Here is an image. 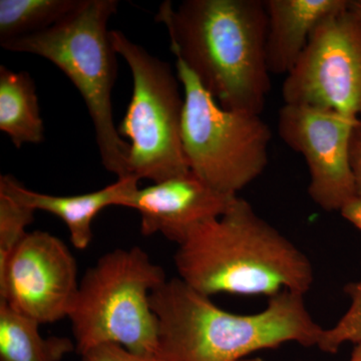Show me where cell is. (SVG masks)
I'll return each instance as SVG.
<instances>
[{
	"mask_svg": "<svg viewBox=\"0 0 361 361\" xmlns=\"http://www.w3.org/2000/svg\"><path fill=\"white\" fill-rule=\"evenodd\" d=\"M171 51L227 110L261 115L271 90L265 0L165 1L156 14Z\"/></svg>",
	"mask_w": 361,
	"mask_h": 361,
	"instance_id": "6da1fadb",
	"label": "cell"
},
{
	"mask_svg": "<svg viewBox=\"0 0 361 361\" xmlns=\"http://www.w3.org/2000/svg\"><path fill=\"white\" fill-rule=\"evenodd\" d=\"M174 260L180 279L208 297L305 295L314 280L307 256L240 197L220 217L193 228Z\"/></svg>",
	"mask_w": 361,
	"mask_h": 361,
	"instance_id": "7a4b0ae2",
	"label": "cell"
},
{
	"mask_svg": "<svg viewBox=\"0 0 361 361\" xmlns=\"http://www.w3.org/2000/svg\"><path fill=\"white\" fill-rule=\"evenodd\" d=\"M151 305L163 361H240L287 342L310 348L318 345L324 330L297 292L270 297L255 314H235L176 277L153 291Z\"/></svg>",
	"mask_w": 361,
	"mask_h": 361,
	"instance_id": "3957f363",
	"label": "cell"
},
{
	"mask_svg": "<svg viewBox=\"0 0 361 361\" xmlns=\"http://www.w3.org/2000/svg\"><path fill=\"white\" fill-rule=\"evenodd\" d=\"M118 7L116 0H82L58 25L0 45L42 56L65 73L89 111L104 167L118 179H129L130 144L118 134L111 106L118 63L108 23Z\"/></svg>",
	"mask_w": 361,
	"mask_h": 361,
	"instance_id": "277c9868",
	"label": "cell"
},
{
	"mask_svg": "<svg viewBox=\"0 0 361 361\" xmlns=\"http://www.w3.org/2000/svg\"><path fill=\"white\" fill-rule=\"evenodd\" d=\"M165 271L140 247L116 249L87 269L70 318L80 355L102 344H118L140 355L158 356V319L151 305Z\"/></svg>",
	"mask_w": 361,
	"mask_h": 361,
	"instance_id": "5b68a950",
	"label": "cell"
},
{
	"mask_svg": "<svg viewBox=\"0 0 361 361\" xmlns=\"http://www.w3.org/2000/svg\"><path fill=\"white\" fill-rule=\"evenodd\" d=\"M182 142L190 171L221 193L238 196L264 172L272 132L261 115L222 108L182 61Z\"/></svg>",
	"mask_w": 361,
	"mask_h": 361,
	"instance_id": "8992f818",
	"label": "cell"
},
{
	"mask_svg": "<svg viewBox=\"0 0 361 361\" xmlns=\"http://www.w3.org/2000/svg\"><path fill=\"white\" fill-rule=\"evenodd\" d=\"M116 54L129 66L133 94L118 128L130 141V177L156 183L186 174L190 168L182 142L184 94L167 61L152 56L120 30H111Z\"/></svg>",
	"mask_w": 361,
	"mask_h": 361,
	"instance_id": "52a82bcc",
	"label": "cell"
},
{
	"mask_svg": "<svg viewBox=\"0 0 361 361\" xmlns=\"http://www.w3.org/2000/svg\"><path fill=\"white\" fill-rule=\"evenodd\" d=\"M282 97L284 104L361 118V23L348 6L315 28Z\"/></svg>",
	"mask_w": 361,
	"mask_h": 361,
	"instance_id": "ba28073f",
	"label": "cell"
},
{
	"mask_svg": "<svg viewBox=\"0 0 361 361\" xmlns=\"http://www.w3.org/2000/svg\"><path fill=\"white\" fill-rule=\"evenodd\" d=\"M78 286L77 261L49 232H28L0 266V302L40 325L68 317Z\"/></svg>",
	"mask_w": 361,
	"mask_h": 361,
	"instance_id": "9c48e42d",
	"label": "cell"
},
{
	"mask_svg": "<svg viewBox=\"0 0 361 361\" xmlns=\"http://www.w3.org/2000/svg\"><path fill=\"white\" fill-rule=\"evenodd\" d=\"M358 120L298 104H284L278 111V134L303 156L310 173L308 194L322 210L339 211L356 194L349 148Z\"/></svg>",
	"mask_w": 361,
	"mask_h": 361,
	"instance_id": "30bf717a",
	"label": "cell"
},
{
	"mask_svg": "<svg viewBox=\"0 0 361 361\" xmlns=\"http://www.w3.org/2000/svg\"><path fill=\"white\" fill-rule=\"evenodd\" d=\"M236 197L213 189L189 171L142 189L137 187L121 207L140 214L145 236L161 234L179 245L197 225L223 215Z\"/></svg>",
	"mask_w": 361,
	"mask_h": 361,
	"instance_id": "8fae6325",
	"label": "cell"
},
{
	"mask_svg": "<svg viewBox=\"0 0 361 361\" xmlns=\"http://www.w3.org/2000/svg\"><path fill=\"white\" fill-rule=\"evenodd\" d=\"M349 0H265L266 61L270 75H287L298 63L315 28Z\"/></svg>",
	"mask_w": 361,
	"mask_h": 361,
	"instance_id": "7c38bea8",
	"label": "cell"
},
{
	"mask_svg": "<svg viewBox=\"0 0 361 361\" xmlns=\"http://www.w3.org/2000/svg\"><path fill=\"white\" fill-rule=\"evenodd\" d=\"M139 180L118 179L110 186L92 193L75 196H54L32 191L13 177L0 176V192L30 207L56 216L65 223L71 242L78 250H85L92 242V222L97 214L110 206H122L123 199L137 189Z\"/></svg>",
	"mask_w": 361,
	"mask_h": 361,
	"instance_id": "4fadbf2b",
	"label": "cell"
},
{
	"mask_svg": "<svg viewBox=\"0 0 361 361\" xmlns=\"http://www.w3.org/2000/svg\"><path fill=\"white\" fill-rule=\"evenodd\" d=\"M0 130L16 149L44 139L37 87L30 73L0 66Z\"/></svg>",
	"mask_w": 361,
	"mask_h": 361,
	"instance_id": "5bb4252c",
	"label": "cell"
},
{
	"mask_svg": "<svg viewBox=\"0 0 361 361\" xmlns=\"http://www.w3.org/2000/svg\"><path fill=\"white\" fill-rule=\"evenodd\" d=\"M39 323L0 302V361H61L75 350L66 337L44 338Z\"/></svg>",
	"mask_w": 361,
	"mask_h": 361,
	"instance_id": "9a60e30c",
	"label": "cell"
},
{
	"mask_svg": "<svg viewBox=\"0 0 361 361\" xmlns=\"http://www.w3.org/2000/svg\"><path fill=\"white\" fill-rule=\"evenodd\" d=\"M82 0H0V44L58 25Z\"/></svg>",
	"mask_w": 361,
	"mask_h": 361,
	"instance_id": "2e32d148",
	"label": "cell"
},
{
	"mask_svg": "<svg viewBox=\"0 0 361 361\" xmlns=\"http://www.w3.org/2000/svg\"><path fill=\"white\" fill-rule=\"evenodd\" d=\"M35 210L0 192V266L27 234L26 228L35 220Z\"/></svg>",
	"mask_w": 361,
	"mask_h": 361,
	"instance_id": "e0dca14e",
	"label": "cell"
},
{
	"mask_svg": "<svg viewBox=\"0 0 361 361\" xmlns=\"http://www.w3.org/2000/svg\"><path fill=\"white\" fill-rule=\"evenodd\" d=\"M344 292L350 297V306L334 327L323 330L317 345L323 353H336L346 342L361 343V279L346 285Z\"/></svg>",
	"mask_w": 361,
	"mask_h": 361,
	"instance_id": "ac0fdd59",
	"label": "cell"
},
{
	"mask_svg": "<svg viewBox=\"0 0 361 361\" xmlns=\"http://www.w3.org/2000/svg\"><path fill=\"white\" fill-rule=\"evenodd\" d=\"M82 361H163L158 356L140 355L118 344H102L85 351Z\"/></svg>",
	"mask_w": 361,
	"mask_h": 361,
	"instance_id": "d6986e66",
	"label": "cell"
},
{
	"mask_svg": "<svg viewBox=\"0 0 361 361\" xmlns=\"http://www.w3.org/2000/svg\"><path fill=\"white\" fill-rule=\"evenodd\" d=\"M350 166L356 188V193L361 195V118L356 122L350 139Z\"/></svg>",
	"mask_w": 361,
	"mask_h": 361,
	"instance_id": "ffe728a7",
	"label": "cell"
},
{
	"mask_svg": "<svg viewBox=\"0 0 361 361\" xmlns=\"http://www.w3.org/2000/svg\"><path fill=\"white\" fill-rule=\"evenodd\" d=\"M344 219L351 223L361 232V195L356 193L339 209Z\"/></svg>",
	"mask_w": 361,
	"mask_h": 361,
	"instance_id": "44dd1931",
	"label": "cell"
},
{
	"mask_svg": "<svg viewBox=\"0 0 361 361\" xmlns=\"http://www.w3.org/2000/svg\"><path fill=\"white\" fill-rule=\"evenodd\" d=\"M348 8L361 23V0H349Z\"/></svg>",
	"mask_w": 361,
	"mask_h": 361,
	"instance_id": "7402d4cb",
	"label": "cell"
},
{
	"mask_svg": "<svg viewBox=\"0 0 361 361\" xmlns=\"http://www.w3.org/2000/svg\"><path fill=\"white\" fill-rule=\"evenodd\" d=\"M348 361H361V343L355 344Z\"/></svg>",
	"mask_w": 361,
	"mask_h": 361,
	"instance_id": "603a6c76",
	"label": "cell"
},
{
	"mask_svg": "<svg viewBox=\"0 0 361 361\" xmlns=\"http://www.w3.org/2000/svg\"><path fill=\"white\" fill-rule=\"evenodd\" d=\"M240 361H263V360H261V358L256 357V358H245V360H242Z\"/></svg>",
	"mask_w": 361,
	"mask_h": 361,
	"instance_id": "cb8c5ba5",
	"label": "cell"
}]
</instances>
